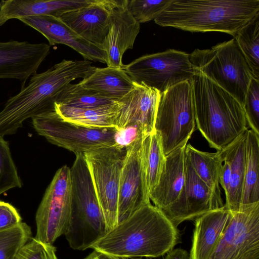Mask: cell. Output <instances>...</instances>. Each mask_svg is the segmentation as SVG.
Here are the masks:
<instances>
[{"label": "cell", "instance_id": "obj_23", "mask_svg": "<svg viewBox=\"0 0 259 259\" xmlns=\"http://www.w3.org/2000/svg\"><path fill=\"white\" fill-rule=\"evenodd\" d=\"M104 98L120 101L133 88L134 82L122 68L96 67L79 83Z\"/></svg>", "mask_w": 259, "mask_h": 259}, {"label": "cell", "instance_id": "obj_1", "mask_svg": "<svg viewBox=\"0 0 259 259\" xmlns=\"http://www.w3.org/2000/svg\"><path fill=\"white\" fill-rule=\"evenodd\" d=\"M179 235L177 228L150 202L118 224L91 248L119 257H157L174 248Z\"/></svg>", "mask_w": 259, "mask_h": 259}, {"label": "cell", "instance_id": "obj_34", "mask_svg": "<svg viewBox=\"0 0 259 259\" xmlns=\"http://www.w3.org/2000/svg\"><path fill=\"white\" fill-rule=\"evenodd\" d=\"M15 259H57L56 248L31 237L19 250Z\"/></svg>", "mask_w": 259, "mask_h": 259}, {"label": "cell", "instance_id": "obj_17", "mask_svg": "<svg viewBox=\"0 0 259 259\" xmlns=\"http://www.w3.org/2000/svg\"><path fill=\"white\" fill-rule=\"evenodd\" d=\"M19 20L42 34L50 46L65 45L79 53L85 60L107 63L104 50L82 38L59 18L38 16L24 17Z\"/></svg>", "mask_w": 259, "mask_h": 259}, {"label": "cell", "instance_id": "obj_8", "mask_svg": "<svg viewBox=\"0 0 259 259\" xmlns=\"http://www.w3.org/2000/svg\"><path fill=\"white\" fill-rule=\"evenodd\" d=\"M122 68L136 83L160 94L172 86L190 80L195 73L189 54L174 49L142 56Z\"/></svg>", "mask_w": 259, "mask_h": 259}, {"label": "cell", "instance_id": "obj_12", "mask_svg": "<svg viewBox=\"0 0 259 259\" xmlns=\"http://www.w3.org/2000/svg\"><path fill=\"white\" fill-rule=\"evenodd\" d=\"M224 205L216 200L209 188L196 173L186 155L185 182L181 194L173 203L161 211L177 228L185 221L195 220Z\"/></svg>", "mask_w": 259, "mask_h": 259}, {"label": "cell", "instance_id": "obj_2", "mask_svg": "<svg viewBox=\"0 0 259 259\" xmlns=\"http://www.w3.org/2000/svg\"><path fill=\"white\" fill-rule=\"evenodd\" d=\"M88 60H67L31 76L28 84L9 98L0 111V136L16 133L23 122L55 110L57 98L73 80L90 75L95 69Z\"/></svg>", "mask_w": 259, "mask_h": 259}, {"label": "cell", "instance_id": "obj_5", "mask_svg": "<svg viewBox=\"0 0 259 259\" xmlns=\"http://www.w3.org/2000/svg\"><path fill=\"white\" fill-rule=\"evenodd\" d=\"M189 58L195 71L202 73L243 106L254 77L235 38L210 49H197L189 54Z\"/></svg>", "mask_w": 259, "mask_h": 259}, {"label": "cell", "instance_id": "obj_29", "mask_svg": "<svg viewBox=\"0 0 259 259\" xmlns=\"http://www.w3.org/2000/svg\"><path fill=\"white\" fill-rule=\"evenodd\" d=\"M246 58L253 77L259 80V14L234 37Z\"/></svg>", "mask_w": 259, "mask_h": 259}, {"label": "cell", "instance_id": "obj_9", "mask_svg": "<svg viewBox=\"0 0 259 259\" xmlns=\"http://www.w3.org/2000/svg\"><path fill=\"white\" fill-rule=\"evenodd\" d=\"M125 148L102 147L83 154L108 232L118 224L121 170Z\"/></svg>", "mask_w": 259, "mask_h": 259}, {"label": "cell", "instance_id": "obj_30", "mask_svg": "<svg viewBox=\"0 0 259 259\" xmlns=\"http://www.w3.org/2000/svg\"><path fill=\"white\" fill-rule=\"evenodd\" d=\"M31 237L30 227L25 223L0 231V259H15Z\"/></svg>", "mask_w": 259, "mask_h": 259}, {"label": "cell", "instance_id": "obj_22", "mask_svg": "<svg viewBox=\"0 0 259 259\" xmlns=\"http://www.w3.org/2000/svg\"><path fill=\"white\" fill-rule=\"evenodd\" d=\"M248 130L227 147L219 151L230 168V182L225 207L232 213L240 211L244 185Z\"/></svg>", "mask_w": 259, "mask_h": 259}, {"label": "cell", "instance_id": "obj_4", "mask_svg": "<svg viewBox=\"0 0 259 259\" xmlns=\"http://www.w3.org/2000/svg\"><path fill=\"white\" fill-rule=\"evenodd\" d=\"M191 81L196 127L211 148L221 151L248 129L243 107L200 72Z\"/></svg>", "mask_w": 259, "mask_h": 259}, {"label": "cell", "instance_id": "obj_24", "mask_svg": "<svg viewBox=\"0 0 259 259\" xmlns=\"http://www.w3.org/2000/svg\"><path fill=\"white\" fill-rule=\"evenodd\" d=\"M141 176L146 199L157 185L164 168L165 156L159 133L154 130L143 140L140 154Z\"/></svg>", "mask_w": 259, "mask_h": 259}, {"label": "cell", "instance_id": "obj_26", "mask_svg": "<svg viewBox=\"0 0 259 259\" xmlns=\"http://www.w3.org/2000/svg\"><path fill=\"white\" fill-rule=\"evenodd\" d=\"M186 154L196 173L211 191L216 200L223 204L220 187V174L223 160L219 151L209 153L187 144Z\"/></svg>", "mask_w": 259, "mask_h": 259}, {"label": "cell", "instance_id": "obj_11", "mask_svg": "<svg viewBox=\"0 0 259 259\" xmlns=\"http://www.w3.org/2000/svg\"><path fill=\"white\" fill-rule=\"evenodd\" d=\"M232 213L209 259H259V202Z\"/></svg>", "mask_w": 259, "mask_h": 259}, {"label": "cell", "instance_id": "obj_28", "mask_svg": "<svg viewBox=\"0 0 259 259\" xmlns=\"http://www.w3.org/2000/svg\"><path fill=\"white\" fill-rule=\"evenodd\" d=\"M120 101L100 96L78 83L66 86L58 95L56 104L80 108H97L116 104Z\"/></svg>", "mask_w": 259, "mask_h": 259}, {"label": "cell", "instance_id": "obj_21", "mask_svg": "<svg viewBox=\"0 0 259 259\" xmlns=\"http://www.w3.org/2000/svg\"><path fill=\"white\" fill-rule=\"evenodd\" d=\"M187 144L165 156L164 168L158 183L150 194L154 206L162 210L179 197L185 182Z\"/></svg>", "mask_w": 259, "mask_h": 259}, {"label": "cell", "instance_id": "obj_3", "mask_svg": "<svg viewBox=\"0 0 259 259\" xmlns=\"http://www.w3.org/2000/svg\"><path fill=\"white\" fill-rule=\"evenodd\" d=\"M258 14L259 0H172L154 21L162 27L234 37Z\"/></svg>", "mask_w": 259, "mask_h": 259}, {"label": "cell", "instance_id": "obj_27", "mask_svg": "<svg viewBox=\"0 0 259 259\" xmlns=\"http://www.w3.org/2000/svg\"><path fill=\"white\" fill-rule=\"evenodd\" d=\"M259 135L248 130L244 180L240 211L259 202Z\"/></svg>", "mask_w": 259, "mask_h": 259}, {"label": "cell", "instance_id": "obj_37", "mask_svg": "<svg viewBox=\"0 0 259 259\" xmlns=\"http://www.w3.org/2000/svg\"><path fill=\"white\" fill-rule=\"evenodd\" d=\"M222 159L223 160V164L220 174V185H221L223 188L225 196H226L228 194L230 186V168L228 161L222 157Z\"/></svg>", "mask_w": 259, "mask_h": 259}, {"label": "cell", "instance_id": "obj_18", "mask_svg": "<svg viewBox=\"0 0 259 259\" xmlns=\"http://www.w3.org/2000/svg\"><path fill=\"white\" fill-rule=\"evenodd\" d=\"M140 29V24L126 8V0H117L110 13V25L105 51L107 66L122 68L125 52L132 49Z\"/></svg>", "mask_w": 259, "mask_h": 259}, {"label": "cell", "instance_id": "obj_36", "mask_svg": "<svg viewBox=\"0 0 259 259\" xmlns=\"http://www.w3.org/2000/svg\"><path fill=\"white\" fill-rule=\"evenodd\" d=\"M147 135L148 134L138 126H127L117 130L115 136V145L126 148L138 139Z\"/></svg>", "mask_w": 259, "mask_h": 259}, {"label": "cell", "instance_id": "obj_16", "mask_svg": "<svg viewBox=\"0 0 259 259\" xmlns=\"http://www.w3.org/2000/svg\"><path fill=\"white\" fill-rule=\"evenodd\" d=\"M160 97L156 90L134 83L132 90L120 100L122 105L116 120V130L136 125L146 134L153 132Z\"/></svg>", "mask_w": 259, "mask_h": 259}, {"label": "cell", "instance_id": "obj_20", "mask_svg": "<svg viewBox=\"0 0 259 259\" xmlns=\"http://www.w3.org/2000/svg\"><path fill=\"white\" fill-rule=\"evenodd\" d=\"M94 0H7L0 2V26L11 19L38 16L60 18L64 14L85 7Z\"/></svg>", "mask_w": 259, "mask_h": 259}, {"label": "cell", "instance_id": "obj_15", "mask_svg": "<svg viewBox=\"0 0 259 259\" xmlns=\"http://www.w3.org/2000/svg\"><path fill=\"white\" fill-rule=\"evenodd\" d=\"M116 2L94 0L88 6L64 14L60 19L82 38L105 51L110 13Z\"/></svg>", "mask_w": 259, "mask_h": 259}, {"label": "cell", "instance_id": "obj_31", "mask_svg": "<svg viewBox=\"0 0 259 259\" xmlns=\"http://www.w3.org/2000/svg\"><path fill=\"white\" fill-rule=\"evenodd\" d=\"M22 184L9 143L0 136V195L11 189L21 188Z\"/></svg>", "mask_w": 259, "mask_h": 259}, {"label": "cell", "instance_id": "obj_14", "mask_svg": "<svg viewBox=\"0 0 259 259\" xmlns=\"http://www.w3.org/2000/svg\"><path fill=\"white\" fill-rule=\"evenodd\" d=\"M50 50V46L46 43L0 42V78H14L25 83L36 73Z\"/></svg>", "mask_w": 259, "mask_h": 259}, {"label": "cell", "instance_id": "obj_33", "mask_svg": "<svg viewBox=\"0 0 259 259\" xmlns=\"http://www.w3.org/2000/svg\"><path fill=\"white\" fill-rule=\"evenodd\" d=\"M243 107L248 126L259 135V80L254 77L249 84Z\"/></svg>", "mask_w": 259, "mask_h": 259}, {"label": "cell", "instance_id": "obj_25", "mask_svg": "<svg viewBox=\"0 0 259 259\" xmlns=\"http://www.w3.org/2000/svg\"><path fill=\"white\" fill-rule=\"evenodd\" d=\"M121 105L120 100L117 104L97 108H80L56 103L55 108L65 120L90 127L107 128L115 127Z\"/></svg>", "mask_w": 259, "mask_h": 259}, {"label": "cell", "instance_id": "obj_7", "mask_svg": "<svg viewBox=\"0 0 259 259\" xmlns=\"http://www.w3.org/2000/svg\"><path fill=\"white\" fill-rule=\"evenodd\" d=\"M31 119L33 126L39 135L75 155L115 145V127L94 128L78 124L64 120L55 110Z\"/></svg>", "mask_w": 259, "mask_h": 259}, {"label": "cell", "instance_id": "obj_19", "mask_svg": "<svg viewBox=\"0 0 259 259\" xmlns=\"http://www.w3.org/2000/svg\"><path fill=\"white\" fill-rule=\"evenodd\" d=\"M232 217L224 205L195 219L190 259H209Z\"/></svg>", "mask_w": 259, "mask_h": 259}, {"label": "cell", "instance_id": "obj_6", "mask_svg": "<svg viewBox=\"0 0 259 259\" xmlns=\"http://www.w3.org/2000/svg\"><path fill=\"white\" fill-rule=\"evenodd\" d=\"M196 128L191 80L178 83L160 94L154 130L160 135L165 156L187 144Z\"/></svg>", "mask_w": 259, "mask_h": 259}, {"label": "cell", "instance_id": "obj_39", "mask_svg": "<svg viewBox=\"0 0 259 259\" xmlns=\"http://www.w3.org/2000/svg\"><path fill=\"white\" fill-rule=\"evenodd\" d=\"M96 259H127L124 257H119L118 256L110 255L101 252L97 251V256Z\"/></svg>", "mask_w": 259, "mask_h": 259}, {"label": "cell", "instance_id": "obj_10", "mask_svg": "<svg viewBox=\"0 0 259 259\" xmlns=\"http://www.w3.org/2000/svg\"><path fill=\"white\" fill-rule=\"evenodd\" d=\"M72 203L70 168L65 165L55 173L37 208L34 237L44 243L53 245L59 237L64 235Z\"/></svg>", "mask_w": 259, "mask_h": 259}, {"label": "cell", "instance_id": "obj_13", "mask_svg": "<svg viewBox=\"0 0 259 259\" xmlns=\"http://www.w3.org/2000/svg\"><path fill=\"white\" fill-rule=\"evenodd\" d=\"M145 137L125 148L119 181L118 224L127 219L143 205L150 203L144 195L141 169V148Z\"/></svg>", "mask_w": 259, "mask_h": 259}, {"label": "cell", "instance_id": "obj_32", "mask_svg": "<svg viewBox=\"0 0 259 259\" xmlns=\"http://www.w3.org/2000/svg\"><path fill=\"white\" fill-rule=\"evenodd\" d=\"M172 0H126V8L139 23L155 20Z\"/></svg>", "mask_w": 259, "mask_h": 259}, {"label": "cell", "instance_id": "obj_40", "mask_svg": "<svg viewBox=\"0 0 259 259\" xmlns=\"http://www.w3.org/2000/svg\"><path fill=\"white\" fill-rule=\"evenodd\" d=\"M97 256V251L94 250L91 253L84 259H96Z\"/></svg>", "mask_w": 259, "mask_h": 259}, {"label": "cell", "instance_id": "obj_35", "mask_svg": "<svg viewBox=\"0 0 259 259\" xmlns=\"http://www.w3.org/2000/svg\"><path fill=\"white\" fill-rule=\"evenodd\" d=\"M22 222L16 208L11 204L0 201V231L13 227Z\"/></svg>", "mask_w": 259, "mask_h": 259}, {"label": "cell", "instance_id": "obj_38", "mask_svg": "<svg viewBox=\"0 0 259 259\" xmlns=\"http://www.w3.org/2000/svg\"><path fill=\"white\" fill-rule=\"evenodd\" d=\"M164 259H190V255L185 249L177 248L168 251Z\"/></svg>", "mask_w": 259, "mask_h": 259}]
</instances>
